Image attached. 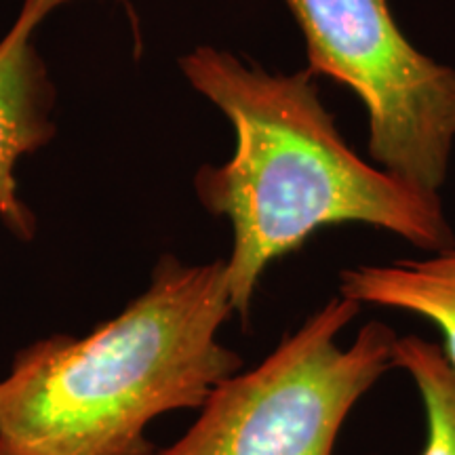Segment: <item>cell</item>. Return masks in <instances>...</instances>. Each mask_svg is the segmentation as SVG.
Returning <instances> with one entry per match:
<instances>
[{
    "mask_svg": "<svg viewBox=\"0 0 455 455\" xmlns=\"http://www.w3.org/2000/svg\"><path fill=\"white\" fill-rule=\"evenodd\" d=\"M0 455H3V453H0Z\"/></svg>",
    "mask_w": 455,
    "mask_h": 455,
    "instance_id": "cell-8",
    "label": "cell"
},
{
    "mask_svg": "<svg viewBox=\"0 0 455 455\" xmlns=\"http://www.w3.org/2000/svg\"><path fill=\"white\" fill-rule=\"evenodd\" d=\"M66 0H26L24 9L0 41V218L20 238H32L34 213L17 192L15 167L53 135L51 89L34 32L44 15Z\"/></svg>",
    "mask_w": 455,
    "mask_h": 455,
    "instance_id": "cell-5",
    "label": "cell"
},
{
    "mask_svg": "<svg viewBox=\"0 0 455 455\" xmlns=\"http://www.w3.org/2000/svg\"><path fill=\"white\" fill-rule=\"evenodd\" d=\"M180 68L235 127L232 156L198 169L195 190L232 228L226 272L243 323L268 266L325 228H378L424 253L455 244L441 195L352 150L308 68L272 74L207 44L181 57Z\"/></svg>",
    "mask_w": 455,
    "mask_h": 455,
    "instance_id": "cell-1",
    "label": "cell"
},
{
    "mask_svg": "<svg viewBox=\"0 0 455 455\" xmlns=\"http://www.w3.org/2000/svg\"><path fill=\"white\" fill-rule=\"evenodd\" d=\"M338 293L426 318L443 335L441 348L455 371V244L424 258L352 266L339 272Z\"/></svg>",
    "mask_w": 455,
    "mask_h": 455,
    "instance_id": "cell-6",
    "label": "cell"
},
{
    "mask_svg": "<svg viewBox=\"0 0 455 455\" xmlns=\"http://www.w3.org/2000/svg\"><path fill=\"white\" fill-rule=\"evenodd\" d=\"M361 308L333 295L258 367L215 386L195 426L156 455H335L348 415L395 369L398 335L386 323L339 346Z\"/></svg>",
    "mask_w": 455,
    "mask_h": 455,
    "instance_id": "cell-3",
    "label": "cell"
},
{
    "mask_svg": "<svg viewBox=\"0 0 455 455\" xmlns=\"http://www.w3.org/2000/svg\"><path fill=\"white\" fill-rule=\"evenodd\" d=\"M308 70L348 87L367 114V150L395 178L441 195L455 150V68L396 24L390 0H284Z\"/></svg>",
    "mask_w": 455,
    "mask_h": 455,
    "instance_id": "cell-4",
    "label": "cell"
},
{
    "mask_svg": "<svg viewBox=\"0 0 455 455\" xmlns=\"http://www.w3.org/2000/svg\"><path fill=\"white\" fill-rule=\"evenodd\" d=\"M418 390L426 415V443L419 455H455V371L445 352L419 335H398L392 352Z\"/></svg>",
    "mask_w": 455,
    "mask_h": 455,
    "instance_id": "cell-7",
    "label": "cell"
},
{
    "mask_svg": "<svg viewBox=\"0 0 455 455\" xmlns=\"http://www.w3.org/2000/svg\"><path fill=\"white\" fill-rule=\"evenodd\" d=\"M230 301L226 259L163 255L150 284L84 338L28 346L0 382L3 455H152L158 415L203 409L243 358L218 339Z\"/></svg>",
    "mask_w": 455,
    "mask_h": 455,
    "instance_id": "cell-2",
    "label": "cell"
}]
</instances>
